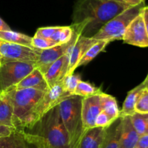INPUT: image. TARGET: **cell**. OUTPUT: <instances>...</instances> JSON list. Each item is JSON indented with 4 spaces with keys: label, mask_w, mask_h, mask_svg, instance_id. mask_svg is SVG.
Instances as JSON below:
<instances>
[{
    "label": "cell",
    "mask_w": 148,
    "mask_h": 148,
    "mask_svg": "<svg viewBox=\"0 0 148 148\" xmlns=\"http://www.w3.org/2000/svg\"><path fill=\"white\" fill-rule=\"evenodd\" d=\"M106 129L95 127L86 130L82 134L77 148H101Z\"/></svg>",
    "instance_id": "18"
},
{
    "label": "cell",
    "mask_w": 148,
    "mask_h": 148,
    "mask_svg": "<svg viewBox=\"0 0 148 148\" xmlns=\"http://www.w3.org/2000/svg\"><path fill=\"white\" fill-rule=\"evenodd\" d=\"M142 15H143V20H144L146 30H147L148 34V6H145L142 10Z\"/></svg>",
    "instance_id": "34"
},
{
    "label": "cell",
    "mask_w": 148,
    "mask_h": 148,
    "mask_svg": "<svg viewBox=\"0 0 148 148\" xmlns=\"http://www.w3.org/2000/svg\"><path fill=\"white\" fill-rule=\"evenodd\" d=\"M121 117L106 129L101 148H120Z\"/></svg>",
    "instance_id": "20"
},
{
    "label": "cell",
    "mask_w": 148,
    "mask_h": 148,
    "mask_svg": "<svg viewBox=\"0 0 148 148\" xmlns=\"http://www.w3.org/2000/svg\"><path fill=\"white\" fill-rule=\"evenodd\" d=\"M69 51L70 49L64 56L55 61L49 66L47 71L43 74V76L49 88L62 82V79L67 75L69 65V57H70Z\"/></svg>",
    "instance_id": "13"
},
{
    "label": "cell",
    "mask_w": 148,
    "mask_h": 148,
    "mask_svg": "<svg viewBox=\"0 0 148 148\" xmlns=\"http://www.w3.org/2000/svg\"><path fill=\"white\" fill-rule=\"evenodd\" d=\"M108 1H114V2H117V3H121V4H124V0H108Z\"/></svg>",
    "instance_id": "37"
},
{
    "label": "cell",
    "mask_w": 148,
    "mask_h": 148,
    "mask_svg": "<svg viewBox=\"0 0 148 148\" xmlns=\"http://www.w3.org/2000/svg\"><path fill=\"white\" fill-rule=\"evenodd\" d=\"M146 134H148V124H147V130H146Z\"/></svg>",
    "instance_id": "39"
},
{
    "label": "cell",
    "mask_w": 148,
    "mask_h": 148,
    "mask_svg": "<svg viewBox=\"0 0 148 148\" xmlns=\"http://www.w3.org/2000/svg\"><path fill=\"white\" fill-rule=\"evenodd\" d=\"M143 2H145V1H146V0H143Z\"/></svg>",
    "instance_id": "40"
},
{
    "label": "cell",
    "mask_w": 148,
    "mask_h": 148,
    "mask_svg": "<svg viewBox=\"0 0 148 148\" xmlns=\"http://www.w3.org/2000/svg\"><path fill=\"white\" fill-rule=\"evenodd\" d=\"M41 50L0 40L1 62H20L36 64Z\"/></svg>",
    "instance_id": "9"
},
{
    "label": "cell",
    "mask_w": 148,
    "mask_h": 148,
    "mask_svg": "<svg viewBox=\"0 0 148 148\" xmlns=\"http://www.w3.org/2000/svg\"><path fill=\"white\" fill-rule=\"evenodd\" d=\"M57 44L51 39L45 38L40 37L35 34V36L32 38V46L35 49H39V50H45V49H50L53 47Z\"/></svg>",
    "instance_id": "29"
},
{
    "label": "cell",
    "mask_w": 148,
    "mask_h": 148,
    "mask_svg": "<svg viewBox=\"0 0 148 148\" xmlns=\"http://www.w3.org/2000/svg\"><path fill=\"white\" fill-rule=\"evenodd\" d=\"M36 68V64L20 62H1L0 64V93L12 89Z\"/></svg>",
    "instance_id": "7"
},
{
    "label": "cell",
    "mask_w": 148,
    "mask_h": 148,
    "mask_svg": "<svg viewBox=\"0 0 148 148\" xmlns=\"http://www.w3.org/2000/svg\"><path fill=\"white\" fill-rule=\"evenodd\" d=\"M124 3L130 7H133V6L138 5L145 2H143V0H124Z\"/></svg>",
    "instance_id": "35"
},
{
    "label": "cell",
    "mask_w": 148,
    "mask_h": 148,
    "mask_svg": "<svg viewBox=\"0 0 148 148\" xmlns=\"http://www.w3.org/2000/svg\"><path fill=\"white\" fill-rule=\"evenodd\" d=\"M145 3L130 7L108 21L95 36V40H104L111 42L122 40L126 30L133 20L141 13Z\"/></svg>",
    "instance_id": "5"
},
{
    "label": "cell",
    "mask_w": 148,
    "mask_h": 148,
    "mask_svg": "<svg viewBox=\"0 0 148 148\" xmlns=\"http://www.w3.org/2000/svg\"><path fill=\"white\" fill-rule=\"evenodd\" d=\"M27 88H32L43 92H46L49 89L44 76L37 68H35L12 89L21 90Z\"/></svg>",
    "instance_id": "16"
},
{
    "label": "cell",
    "mask_w": 148,
    "mask_h": 148,
    "mask_svg": "<svg viewBox=\"0 0 148 148\" xmlns=\"http://www.w3.org/2000/svg\"><path fill=\"white\" fill-rule=\"evenodd\" d=\"M100 95L82 98V119L84 132L95 127V119L101 111Z\"/></svg>",
    "instance_id": "12"
},
{
    "label": "cell",
    "mask_w": 148,
    "mask_h": 148,
    "mask_svg": "<svg viewBox=\"0 0 148 148\" xmlns=\"http://www.w3.org/2000/svg\"><path fill=\"white\" fill-rule=\"evenodd\" d=\"M110 42L108 40H98L85 53L82 59L79 61L77 67L84 65H87L88 63L91 62L95 56H98L101 51L105 49V48L108 46Z\"/></svg>",
    "instance_id": "23"
},
{
    "label": "cell",
    "mask_w": 148,
    "mask_h": 148,
    "mask_svg": "<svg viewBox=\"0 0 148 148\" xmlns=\"http://www.w3.org/2000/svg\"><path fill=\"white\" fill-rule=\"evenodd\" d=\"M59 26H53V27H40L36 31V35L40 36V37L45 38L51 39L52 36L54 34L55 32L57 30Z\"/></svg>",
    "instance_id": "31"
},
{
    "label": "cell",
    "mask_w": 148,
    "mask_h": 148,
    "mask_svg": "<svg viewBox=\"0 0 148 148\" xmlns=\"http://www.w3.org/2000/svg\"><path fill=\"white\" fill-rule=\"evenodd\" d=\"M0 148H49L40 137L25 131L16 130L7 137L0 138Z\"/></svg>",
    "instance_id": "10"
},
{
    "label": "cell",
    "mask_w": 148,
    "mask_h": 148,
    "mask_svg": "<svg viewBox=\"0 0 148 148\" xmlns=\"http://www.w3.org/2000/svg\"><path fill=\"white\" fill-rule=\"evenodd\" d=\"M0 40L8 43H16L33 48L32 46V38L27 35L17 32L9 30V31H0Z\"/></svg>",
    "instance_id": "22"
},
{
    "label": "cell",
    "mask_w": 148,
    "mask_h": 148,
    "mask_svg": "<svg viewBox=\"0 0 148 148\" xmlns=\"http://www.w3.org/2000/svg\"><path fill=\"white\" fill-rule=\"evenodd\" d=\"M122 40L124 43L132 46L148 48V34L142 13L130 23L124 33Z\"/></svg>",
    "instance_id": "11"
},
{
    "label": "cell",
    "mask_w": 148,
    "mask_h": 148,
    "mask_svg": "<svg viewBox=\"0 0 148 148\" xmlns=\"http://www.w3.org/2000/svg\"><path fill=\"white\" fill-rule=\"evenodd\" d=\"M81 78L78 75H75L73 73L71 75H66L62 81V86H63L65 92L73 95L77 86Z\"/></svg>",
    "instance_id": "28"
},
{
    "label": "cell",
    "mask_w": 148,
    "mask_h": 148,
    "mask_svg": "<svg viewBox=\"0 0 148 148\" xmlns=\"http://www.w3.org/2000/svg\"><path fill=\"white\" fill-rule=\"evenodd\" d=\"M130 7L108 0H77L72 24L82 27L81 36L92 38L108 21Z\"/></svg>",
    "instance_id": "1"
},
{
    "label": "cell",
    "mask_w": 148,
    "mask_h": 148,
    "mask_svg": "<svg viewBox=\"0 0 148 148\" xmlns=\"http://www.w3.org/2000/svg\"><path fill=\"white\" fill-rule=\"evenodd\" d=\"M114 121H112V120L110 119V117L107 114H106L103 111H101L97 116L96 119H95V126L97 127H102V128L106 129Z\"/></svg>",
    "instance_id": "30"
},
{
    "label": "cell",
    "mask_w": 148,
    "mask_h": 148,
    "mask_svg": "<svg viewBox=\"0 0 148 148\" xmlns=\"http://www.w3.org/2000/svg\"><path fill=\"white\" fill-rule=\"evenodd\" d=\"M27 133L45 140L49 148H72L69 134L63 124L59 105L45 114Z\"/></svg>",
    "instance_id": "2"
},
{
    "label": "cell",
    "mask_w": 148,
    "mask_h": 148,
    "mask_svg": "<svg viewBox=\"0 0 148 148\" xmlns=\"http://www.w3.org/2000/svg\"><path fill=\"white\" fill-rule=\"evenodd\" d=\"M0 124L14 128L12 89L0 93Z\"/></svg>",
    "instance_id": "17"
},
{
    "label": "cell",
    "mask_w": 148,
    "mask_h": 148,
    "mask_svg": "<svg viewBox=\"0 0 148 148\" xmlns=\"http://www.w3.org/2000/svg\"><path fill=\"white\" fill-rule=\"evenodd\" d=\"M97 40H95L92 38H86L82 36L78 38L75 44L70 49L69 65L66 75L74 73L82 56Z\"/></svg>",
    "instance_id": "14"
},
{
    "label": "cell",
    "mask_w": 148,
    "mask_h": 148,
    "mask_svg": "<svg viewBox=\"0 0 148 148\" xmlns=\"http://www.w3.org/2000/svg\"><path fill=\"white\" fill-rule=\"evenodd\" d=\"M1 60H2V59H1V55H0V64H1Z\"/></svg>",
    "instance_id": "38"
},
{
    "label": "cell",
    "mask_w": 148,
    "mask_h": 148,
    "mask_svg": "<svg viewBox=\"0 0 148 148\" xmlns=\"http://www.w3.org/2000/svg\"><path fill=\"white\" fill-rule=\"evenodd\" d=\"M140 135L132 124L130 116L121 117L120 148H134Z\"/></svg>",
    "instance_id": "15"
},
{
    "label": "cell",
    "mask_w": 148,
    "mask_h": 148,
    "mask_svg": "<svg viewBox=\"0 0 148 148\" xmlns=\"http://www.w3.org/2000/svg\"><path fill=\"white\" fill-rule=\"evenodd\" d=\"M70 95H72L64 91L62 82L49 88L32 110L27 119L25 131L31 128L45 114Z\"/></svg>",
    "instance_id": "6"
},
{
    "label": "cell",
    "mask_w": 148,
    "mask_h": 148,
    "mask_svg": "<svg viewBox=\"0 0 148 148\" xmlns=\"http://www.w3.org/2000/svg\"><path fill=\"white\" fill-rule=\"evenodd\" d=\"M14 131H16V130L14 128L7 127V126L1 125L0 124V138L7 137V136L12 134Z\"/></svg>",
    "instance_id": "33"
},
{
    "label": "cell",
    "mask_w": 148,
    "mask_h": 148,
    "mask_svg": "<svg viewBox=\"0 0 148 148\" xmlns=\"http://www.w3.org/2000/svg\"><path fill=\"white\" fill-rule=\"evenodd\" d=\"M135 113L148 114V86L142 90L134 105Z\"/></svg>",
    "instance_id": "27"
},
{
    "label": "cell",
    "mask_w": 148,
    "mask_h": 148,
    "mask_svg": "<svg viewBox=\"0 0 148 148\" xmlns=\"http://www.w3.org/2000/svg\"><path fill=\"white\" fill-rule=\"evenodd\" d=\"M147 77H148V74H147Z\"/></svg>",
    "instance_id": "41"
},
{
    "label": "cell",
    "mask_w": 148,
    "mask_h": 148,
    "mask_svg": "<svg viewBox=\"0 0 148 148\" xmlns=\"http://www.w3.org/2000/svg\"><path fill=\"white\" fill-rule=\"evenodd\" d=\"M12 30L10 26L0 17V31H9Z\"/></svg>",
    "instance_id": "36"
},
{
    "label": "cell",
    "mask_w": 148,
    "mask_h": 148,
    "mask_svg": "<svg viewBox=\"0 0 148 148\" xmlns=\"http://www.w3.org/2000/svg\"><path fill=\"white\" fill-rule=\"evenodd\" d=\"M101 111L110 117L112 121H115L120 117V110L119 108L116 100L114 96L103 92L100 95Z\"/></svg>",
    "instance_id": "21"
},
{
    "label": "cell",
    "mask_w": 148,
    "mask_h": 148,
    "mask_svg": "<svg viewBox=\"0 0 148 148\" xmlns=\"http://www.w3.org/2000/svg\"><path fill=\"white\" fill-rule=\"evenodd\" d=\"M132 124L140 136L146 134L148 124V114H140L134 113L130 116Z\"/></svg>",
    "instance_id": "26"
},
{
    "label": "cell",
    "mask_w": 148,
    "mask_h": 148,
    "mask_svg": "<svg viewBox=\"0 0 148 148\" xmlns=\"http://www.w3.org/2000/svg\"><path fill=\"white\" fill-rule=\"evenodd\" d=\"M103 91L101 88H97L90 82L80 80L77 86L73 95H77L82 98H88L95 95H99Z\"/></svg>",
    "instance_id": "24"
},
{
    "label": "cell",
    "mask_w": 148,
    "mask_h": 148,
    "mask_svg": "<svg viewBox=\"0 0 148 148\" xmlns=\"http://www.w3.org/2000/svg\"><path fill=\"white\" fill-rule=\"evenodd\" d=\"M134 148H148V134L140 136Z\"/></svg>",
    "instance_id": "32"
},
{
    "label": "cell",
    "mask_w": 148,
    "mask_h": 148,
    "mask_svg": "<svg viewBox=\"0 0 148 148\" xmlns=\"http://www.w3.org/2000/svg\"><path fill=\"white\" fill-rule=\"evenodd\" d=\"M82 97L70 95L59 104L63 124L67 131L72 148H77L83 134L82 119Z\"/></svg>",
    "instance_id": "3"
},
{
    "label": "cell",
    "mask_w": 148,
    "mask_h": 148,
    "mask_svg": "<svg viewBox=\"0 0 148 148\" xmlns=\"http://www.w3.org/2000/svg\"><path fill=\"white\" fill-rule=\"evenodd\" d=\"M12 90L14 127L16 130L25 131L27 119L32 110L43 97L45 92L32 88Z\"/></svg>",
    "instance_id": "4"
},
{
    "label": "cell",
    "mask_w": 148,
    "mask_h": 148,
    "mask_svg": "<svg viewBox=\"0 0 148 148\" xmlns=\"http://www.w3.org/2000/svg\"><path fill=\"white\" fill-rule=\"evenodd\" d=\"M72 25L74 28V34L69 41L62 44L56 45L50 49L41 50L36 64V66L43 75L55 61L67 53L68 51L77 41L78 38L82 35V27L75 24H72Z\"/></svg>",
    "instance_id": "8"
},
{
    "label": "cell",
    "mask_w": 148,
    "mask_h": 148,
    "mask_svg": "<svg viewBox=\"0 0 148 148\" xmlns=\"http://www.w3.org/2000/svg\"><path fill=\"white\" fill-rule=\"evenodd\" d=\"M147 86H148V77H146L143 82H141L140 85L131 90L127 93V97L123 103L122 108L120 111V117L131 116L135 113L134 105H135L137 98L141 93L142 90Z\"/></svg>",
    "instance_id": "19"
},
{
    "label": "cell",
    "mask_w": 148,
    "mask_h": 148,
    "mask_svg": "<svg viewBox=\"0 0 148 148\" xmlns=\"http://www.w3.org/2000/svg\"><path fill=\"white\" fill-rule=\"evenodd\" d=\"M73 34L74 28L72 25L69 26H59L51 40L57 44H62L69 41L72 39Z\"/></svg>",
    "instance_id": "25"
}]
</instances>
